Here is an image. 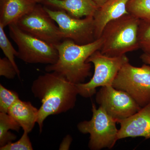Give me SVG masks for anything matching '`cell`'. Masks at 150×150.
Here are the masks:
<instances>
[{
	"label": "cell",
	"mask_w": 150,
	"mask_h": 150,
	"mask_svg": "<svg viewBox=\"0 0 150 150\" xmlns=\"http://www.w3.org/2000/svg\"><path fill=\"white\" fill-rule=\"evenodd\" d=\"M31 88L34 96L42 103L37 121L40 133L48 116L73 109L79 94L76 84L54 71L39 76L33 83Z\"/></svg>",
	"instance_id": "1"
},
{
	"label": "cell",
	"mask_w": 150,
	"mask_h": 150,
	"mask_svg": "<svg viewBox=\"0 0 150 150\" xmlns=\"http://www.w3.org/2000/svg\"><path fill=\"white\" fill-rule=\"evenodd\" d=\"M102 44L101 37L86 44L66 39L54 45L59 59L55 64L48 65L45 70L47 72L59 73L75 84L83 83L91 75V63H87V60L94 52L100 50Z\"/></svg>",
	"instance_id": "2"
},
{
	"label": "cell",
	"mask_w": 150,
	"mask_h": 150,
	"mask_svg": "<svg viewBox=\"0 0 150 150\" xmlns=\"http://www.w3.org/2000/svg\"><path fill=\"white\" fill-rule=\"evenodd\" d=\"M140 22L139 19L129 13L108 23L100 36L103 40L100 52L110 57H118L140 49Z\"/></svg>",
	"instance_id": "3"
},
{
	"label": "cell",
	"mask_w": 150,
	"mask_h": 150,
	"mask_svg": "<svg viewBox=\"0 0 150 150\" xmlns=\"http://www.w3.org/2000/svg\"><path fill=\"white\" fill-rule=\"evenodd\" d=\"M92 111L91 119L78 123V130L82 134L90 135L88 146L91 150L112 149L118 140L117 121L103 108L99 106L97 108L94 103Z\"/></svg>",
	"instance_id": "4"
},
{
	"label": "cell",
	"mask_w": 150,
	"mask_h": 150,
	"mask_svg": "<svg viewBox=\"0 0 150 150\" xmlns=\"http://www.w3.org/2000/svg\"><path fill=\"white\" fill-rule=\"evenodd\" d=\"M129 62L126 55L110 57L103 54L100 50L96 51L87 60V63L94 65L93 76L88 82L76 84L79 94L86 98H90L96 94L98 87L112 86L121 67Z\"/></svg>",
	"instance_id": "5"
},
{
	"label": "cell",
	"mask_w": 150,
	"mask_h": 150,
	"mask_svg": "<svg viewBox=\"0 0 150 150\" xmlns=\"http://www.w3.org/2000/svg\"><path fill=\"white\" fill-rule=\"evenodd\" d=\"M9 35L18 48L17 57L25 63L51 65L59 59L54 45L25 32L16 24L8 26Z\"/></svg>",
	"instance_id": "6"
},
{
	"label": "cell",
	"mask_w": 150,
	"mask_h": 150,
	"mask_svg": "<svg viewBox=\"0 0 150 150\" xmlns=\"http://www.w3.org/2000/svg\"><path fill=\"white\" fill-rule=\"evenodd\" d=\"M126 92L141 107L150 103V65L141 67L125 63L119 70L112 85Z\"/></svg>",
	"instance_id": "7"
},
{
	"label": "cell",
	"mask_w": 150,
	"mask_h": 150,
	"mask_svg": "<svg viewBox=\"0 0 150 150\" xmlns=\"http://www.w3.org/2000/svg\"><path fill=\"white\" fill-rule=\"evenodd\" d=\"M44 8L58 25L63 39H70L79 44H87L95 40L93 16L76 18L63 10Z\"/></svg>",
	"instance_id": "8"
},
{
	"label": "cell",
	"mask_w": 150,
	"mask_h": 150,
	"mask_svg": "<svg viewBox=\"0 0 150 150\" xmlns=\"http://www.w3.org/2000/svg\"><path fill=\"white\" fill-rule=\"evenodd\" d=\"M55 22L44 7L36 5L31 12L20 19L16 24L28 34L55 45L63 39Z\"/></svg>",
	"instance_id": "9"
},
{
	"label": "cell",
	"mask_w": 150,
	"mask_h": 150,
	"mask_svg": "<svg viewBox=\"0 0 150 150\" xmlns=\"http://www.w3.org/2000/svg\"><path fill=\"white\" fill-rule=\"evenodd\" d=\"M96 101L117 121L134 115L142 108L127 93L112 86L102 87L96 93Z\"/></svg>",
	"instance_id": "10"
},
{
	"label": "cell",
	"mask_w": 150,
	"mask_h": 150,
	"mask_svg": "<svg viewBox=\"0 0 150 150\" xmlns=\"http://www.w3.org/2000/svg\"><path fill=\"white\" fill-rule=\"evenodd\" d=\"M118 140L125 138L144 137L150 139V103L130 117L118 120Z\"/></svg>",
	"instance_id": "11"
},
{
	"label": "cell",
	"mask_w": 150,
	"mask_h": 150,
	"mask_svg": "<svg viewBox=\"0 0 150 150\" xmlns=\"http://www.w3.org/2000/svg\"><path fill=\"white\" fill-rule=\"evenodd\" d=\"M130 0H107L98 8L93 16L95 40L100 38L104 27L109 22L129 14L127 5Z\"/></svg>",
	"instance_id": "12"
},
{
	"label": "cell",
	"mask_w": 150,
	"mask_h": 150,
	"mask_svg": "<svg viewBox=\"0 0 150 150\" xmlns=\"http://www.w3.org/2000/svg\"><path fill=\"white\" fill-rule=\"evenodd\" d=\"M33 0H1L0 24L4 27L16 24L36 6Z\"/></svg>",
	"instance_id": "13"
},
{
	"label": "cell",
	"mask_w": 150,
	"mask_h": 150,
	"mask_svg": "<svg viewBox=\"0 0 150 150\" xmlns=\"http://www.w3.org/2000/svg\"><path fill=\"white\" fill-rule=\"evenodd\" d=\"M38 110L31 103L19 99L11 106L8 113L18 123L24 131L29 133L37 123Z\"/></svg>",
	"instance_id": "14"
},
{
	"label": "cell",
	"mask_w": 150,
	"mask_h": 150,
	"mask_svg": "<svg viewBox=\"0 0 150 150\" xmlns=\"http://www.w3.org/2000/svg\"><path fill=\"white\" fill-rule=\"evenodd\" d=\"M53 6L76 18L93 16L99 7L93 0H46Z\"/></svg>",
	"instance_id": "15"
},
{
	"label": "cell",
	"mask_w": 150,
	"mask_h": 150,
	"mask_svg": "<svg viewBox=\"0 0 150 150\" xmlns=\"http://www.w3.org/2000/svg\"><path fill=\"white\" fill-rule=\"evenodd\" d=\"M21 128L18 123L8 113L0 112V147L16 139V135L9 130L19 132Z\"/></svg>",
	"instance_id": "16"
},
{
	"label": "cell",
	"mask_w": 150,
	"mask_h": 150,
	"mask_svg": "<svg viewBox=\"0 0 150 150\" xmlns=\"http://www.w3.org/2000/svg\"><path fill=\"white\" fill-rule=\"evenodd\" d=\"M127 9L129 13L141 20L150 21V0H130Z\"/></svg>",
	"instance_id": "17"
},
{
	"label": "cell",
	"mask_w": 150,
	"mask_h": 150,
	"mask_svg": "<svg viewBox=\"0 0 150 150\" xmlns=\"http://www.w3.org/2000/svg\"><path fill=\"white\" fill-rule=\"evenodd\" d=\"M4 28L2 25L0 24V48L6 57L11 61L16 69L18 77L20 78V71L15 60V56H17L18 52L15 49L8 38L4 30Z\"/></svg>",
	"instance_id": "18"
},
{
	"label": "cell",
	"mask_w": 150,
	"mask_h": 150,
	"mask_svg": "<svg viewBox=\"0 0 150 150\" xmlns=\"http://www.w3.org/2000/svg\"><path fill=\"white\" fill-rule=\"evenodd\" d=\"M18 99V94L16 92L0 84V112L8 113L10 108Z\"/></svg>",
	"instance_id": "19"
},
{
	"label": "cell",
	"mask_w": 150,
	"mask_h": 150,
	"mask_svg": "<svg viewBox=\"0 0 150 150\" xmlns=\"http://www.w3.org/2000/svg\"><path fill=\"white\" fill-rule=\"evenodd\" d=\"M138 40L140 49L144 53L150 54V21L140 20Z\"/></svg>",
	"instance_id": "20"
},
{
	"label": "cell",
	"mask_w": 150,
	"mask_h": 150,
	"mask_svg": "<svg viewBox=\"0 0 150 150\" xmlns=\"http://www.w3.org/2000/svg\"><path fill=\"white\" fill-rule=\"evenodd\" d=\"M28 133L24 131L21 139L15 142H11L0 147L1 150H32V144L28 136Z\"/></svg>",
	"instance_id": "21"
},
{
	"label": "cell",
	"mask_w": 150,
	"mask_h": 150,
	"mask_svg": "<svg viewBox=\"0 0 150 150\" xmlns=\"http://www.w3.org/2000/svg\"><path fill=\"white\" fill-rule=\"evenodd\" d=\"M18 74L11 62L7 57L0 59V76L12 79Z\"/></svg>",
	"instance_id": "22"
},
{
	"label": "cell",
	"mask_w": 150,
	"mask_h": 150,
	"mask_svg": "<svg viewBox=\"0 0 150 150\" xmlns=\"http://www.w3.org/2000/svg\"><path fill=\"white\" fill-rule=\"evenodd\" d=\"M72 139L69 135H68L65 137L62 144L60 145L59 149L68 150L69 149L70 145L71 143Z\"/></svg>",
	"instance_id": "23"
},
{
	"label": "cell",
	"mask_w": 150,
	"mask_h": 150,
	"mask_svg": "<svg viewBox=\"0 0 150 150\" xmlns=\"http://www.w3.org/2000/svg\"><path fill=\"white\" fill-rule=\"evenodd\" d=\"M140 58L143 63L150 65V54L144 53L140 56Z\"/></svg>",
	"instance_id": "24"
},
{
	"label": "cell",
	"mask_w": 150,
	"mask_h": 150,
	"mask_svg": "<svg viewBox=\"0 0 150 150\" xmlns=\"http://www.w3.org/2000/svg\"><path fill=\"white\" fill-rule=\"evenodd\" d=\"M99 7L103 5L107 1V0H93Z\"/></svg>",
	"instance_id": "25"
},
{
	"label": "cell",
	"mask_w": 150,
	"mask_h": 150,
	"mask_svg": "<svg viewBox=\"0 0 150 150\" xmlns=\"http://www.w3.org/2000/svg\"><path fill=\"white\" fill-rule=\"evenodd\" d=\"M33 1H35L36 3H39L43 1V0H33Z\"/></svg>",
	"instance_id": "26"
}]
</instances>
